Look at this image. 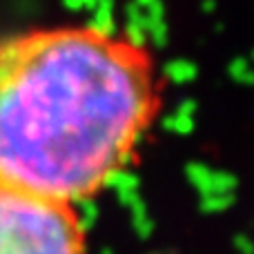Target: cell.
Listing matches in <instances>:
<instances>
[{
  "mask_svg": "<svg viewBox=\"0 0 254 254\" xmlns=\"http://www.w3.org/2000/svg\"><path fill=\"white\" fill-rule=\"evenodd\" d=\"M0 254H83L71 207L0 183Z\"/></svg>",
  "mask_w": 254,
  "mask_h": 254,
  "instance_id": "7a4b0ae2",
  "label": "cell"
},
{
  "mask_svg": "<svg viewBox=\"0 0 254 254\" xmlns=\"http://www.w3.org/2000/svg\"><path fill=\"white\" fill-rule=\"evenodd\" d=\"M149 56L87 27L0 38V183L69 205L127 161L154 114Z\"/></svg>",
  "mask_w": 254,
  "mask_h": 254,
  "instance_id": "6da1fadb",
  "label": "cell"
}]
</instances>
